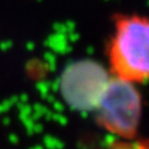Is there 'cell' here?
<instances>
[{
  "instance_id": "9c48e42d",
  "label": "cell",
  "mask_w": 149,
  "mask_h": 149,
  "mask_svg": "<svg viewBox=\"0 0 149 149\" xmlns=\"http://www.w3.org/2000/svg\"><path fill=\"white\" fill-rule=\"evenodd\" d=\"M29 149H44V147L42 146H34V147H32Z\"/></svg>"
},
{
  "instance_id": "6da1fadb",
  "label": "cell",
  "mask_w": 149,
  "mask_h": 149,
  "mask_svg": "<svg viewBox=\"0 0 149 149\" xmlns=\"http://www.w3.org/2000/svg\"><path fill=\"white\" fill-rule=\"evenodd\" d=\"M109 62L115 78L132 84L149 81V18L118 20L110 40Z\"/></svg>"
},
{
  "instance_id": "ba28073f",
  "label": "cell",
  "mask_w": 149,
  "mask_h": 149,
  "mask_svg": "<svg viewBox=\"0 0 149 149\" xmlns=\"http://www.w3.org/2000/svg\"><path fill=\"white\" fill-rule=\"evenodd\" d=\"M41 129H42V127H41L40 125L34 126V127H33V132H36V133H40V132H41Z\"/></svg>"
},
{
  "instance_id": "5b68a950",
  "label": "cell",
  "mask_w": 149,
  "mask_h": 149,
  "mask_svg": "<svg viewBox=\"0 0 149 149\" xmlns=\"http://www.w3.org/2000/svg\"><path fill=\"white\" fill-rule=\"evenodd\" d=\"M116 140H118V135L113 134V133H108L107 135H104L102 142H101V147L103 149H107V148H110L113 144L116 143Z\"/></svg>"
},
{
  "instance_id": "52a82bcc",
  "label": "cell",
  "mask_w": 149,
  "mask_h": 149,
  "mask_svg": "<svg viewBox=\"0 0 149 149\" xmlns=\"http://www.w3.org/2000/svg\"><path fill=\"white\" fill-rule=\"evenodd\" d=\"M8 140H10V142H11V143H13V144L18 143V141H19L18 136H17V135H14V134H11V135L8 136Z\"/></svg>"
},
{
  "instance_id": "8992f818",
  "label": "cell",
  "mask_w": 149,
  "mask_h": 149,
  "mask_svg": "<svg viewBox=\"0 0 149 149\" xmlns=\"http://www.w3.org/2000/svg\"><path fill=\"white\" fill-rule=\"evenodd\" d=\"M110 149H142L141 144L137 143V142H133L130 144H113L110 147Z\"/></svg>"
},
{
  "instance_id": "3957f363",
  "label": "cell",
  "mask_w": 149,
  "mask_h": 149,
  "mask_svg": "<svg viewBox=\"0 0 149 149\" xmlns=\"http://www.w3.org/2000/svg\"><path fill=\"white\" fill-rule=\"evenodd\" d=\"M109 80L100 65L81 61L65 70L60 80V92L69 108L88 113L96 109Z\"/></svg>"
},
{
  "instance_id": "7a4b0ae2",
  "label": "cell",
  "mask_w": 149,
  "mask_h": 149,
  "mask_svg": "<svg viewBox=\"0 0 149 149\" xmlns=\"http://www.w3.org/2000/svg\"><path fill=\"white\" fill-rule=\"evenodd\" d=\"M99 122L110 133L130 137L135 134L141 115V97L134 84L110 78L95 109Z\"/></svg>"
},
{
  "instance_id": "277c9868",
  "label": "cell",
  "mask_w": 149,
  "mask_h": 149,
  "mask_svg": "<svg viewBox=\"0 0 149 149\" xmlns=\"http://www.w3.org/2000/svg\"><path fill=\"white\" fill-rule=\"evenodd\" d=\"M44 146L46 147V149H63V147H65V144L59 139H55L51 135L45 136Z\"/></svg>"
}]
</instances>
